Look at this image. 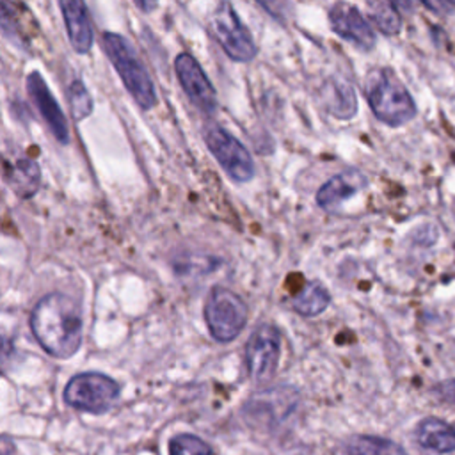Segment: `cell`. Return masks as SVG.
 Listing matches in <instances>:
<instances>
[{"instance_id": "5b68a950", "label": "cell", "mask_w": 455, "mask_h": 455, "mask_svg": "<svg viewBox=\"0 0 455 455\" xmlns=\"http://www.w3.org/2000/svg\"><path fill=\"white\" fill-rule=\"evenodd\" d=\"M119 398V384L105 373L85 371L69 379L64 389V400L68 405L101 414L107 412Z\"/></svg>"}, {"instance_id": "52a82bcc", "label": "cell", "mask_w": 455, "mask_h": 455, "mask_svg": "<svg viewBox=\"0 0 455 455\" xmlns=\"http://www.w3.org/2000/svg\"><path fill=\"white\" fill-rule=\"evenodd\" d=\"M203 137L210 153L233 181L245 183L254 178V162L251 153L229 132L219 124H208Z\"/></svg>"}, {"instance_id": "9c48e42d", "label": "cell", "mask_w": 455, "mask_h": 455, "mask_svg": "<svg viewBox=\"0 0 455 455\" xmlns=\"http://www.w3.org/2000/svg\"><path fill=\"white\" fill-rule=\"evenodd\" d=\"M176 76L181 84L183 92L188 96L190 103L203 114H215L217 110V92L203 71L201 64L187 52L174 59Z\"/></svg>"}, {"instance_id": "603a6c76", "label": "cell", "mask_w": 455, "mask_h": 455, "mask_svg": "<svg viewBox=\"0 0 455 455\" xmlns=\"http://www.w3.org/2000/svg\"><path fill=\"white\" fill-rule=\"evenodd\" d=\"M423 5L432 9V11H437L439 14H446V12L455 11V2H439V0H435V2H423Z\"/></svg>"}, {"instance_id": "30bf717a", "label": "cell", "mask_w": 455, "mask_h": 455, "mask_svg": "<svg viewBox=\"0 0 455 455\" xmlns=\"http://www.w3.org/2000/svg\"><path fill=\"white\" fill-rule=\"evenodd\" d=\"M329 23L334 34L350 41L359 50L368 52L375 46V32L355 5L347 2L334 4L329 9Z\"/></svg>"}, {"instance_id": "ffe728a7", "label": "cell", "mask_w": 455, "mask_h": 455, "mask_svg": "<svg viewBox=\"0 0 455 455\" xmlns=\"http://www.w3.org/2000/svg\"><path fill=\"white\" fill-rule=\"evenodd\" d=\"M69 96V105H71V114L75 121H82L92 112V98L89 91L85 89L82 80H73L68 89Z\"/></svg>"}, {"instance_id": "277c9868", "label": "cell", "mask_w": 455, "mask_h": 455, "mask_svg": "<svg viewBox=\"0 0 455 455\" xmlns=\"http://www.w3.org/2000/svg\"><path fill=\"white\" fill-rule=\"evenodd\" d=\"M249 311L240 295L224 286H215L204 304V320L213 339L233 341L247 325Z\"/></svg>"}, {"instance_id": "cb8c5ba5", "label": "cell", "mask_w": 455, "mask_h": 455, "mask_svg": "<svg viewBox=\"0 0 455 455\" xmlns=\"http://www.w3.org/2000/svg\"><path fill=\"white\" fill-rule=\"evenodd\" d=\"M137 5H139L140 9H144V11H149V9L155 7V4H140V2H137Z\"/></svg>"}, {"instance_id": "8992f818", "label": "cell", "mask_w": 455, "mask_h": 455, "mask_svg": "<svg viewBox=\"0 0 455 455\" xmlns=\"http://www.w3.org/2000/svg\"><path fill=\"white\" fill-rule=\"evenodd\" d=\"M208 25L212 36L231 60L249 62L256 57L254 39L229 2H219L213 7Z\"/></svg>"}, {"instance_id": "3957f363", "label": "cell", "mask_w": 455, "mask_h": 455, "mask_svg": "<svg viewBox=\"0 0 455 455\" xmlns=\"http://www.w3.org/2000/svg\"><path fill=\"white\" fill-rule=\"evenodd\" d=\"M103 50L123 80L126 91L142 110H151L156 105V92L153 80L142 64L133 44L121 34L105 32L101 39Z\"/></svg>"}, {"instance_id": "8fae6325", "label": "cell", "mask_w": 455, "mask_h": 455, "mask_svg": "<svg viewBox=\"0 0 455 455\" xmlns=\"http://www.w3.org/2000/svg\"><path fill=\"white\" fill-rule=\"evenodd\" d=\"M27 92L30 94L36 108L46 121V124H48L50 132L53 133V137L57 139V142L66 146L69 142L68 119H66L62 108L59 107V103L55 101L53 94L50 92L44 78L37 71H32L27 76Z\"/></svg>"}, {"instance_id": "5bb4252c", "label": "cell", "mask_w": 455, "mask_h": 455, "mask_svg": "<svg viewBox=\"0 0 455 455\" xmlns=\"http://www.w3.org/2000/svg\"><path fill=\"white\" fill-rule=\"evenodd\" d=\"M5 180L11 185V188L23 199L32 197L41 183V172L36 160L28 156H20L12 162L5 158Z\"/></svg>"}, {"instance_id": "ba28073f", "label": "cell", "mask_w": 455, "mask_h": 455, "mask_svg": "<svg viewBox=\"0 0 455 455\" xmlns=\"http://www.w3.org/2000/svg\"><path fill=\"white\" fill-rule=\"evenodd\" d=\"M281 355V332L272 323H261L245 343V364L254 380H267L275 373Z\"/></svg>"}, {"instance_id": "4fadbf2b", "label": "cell", "mask_w": 455, "mask_h": 455, "mask_svg": "<svg viewBox=\"0 0 455 455\" xmlns=\"http://www.w3.org/2000/svg\"><path fill=\"white\" fill-rule=\"evenodd\" d=\"M364 185L366 180L357 171L336 174L318 188L316 203L325 212H336L341 206V203L355 196Z\"/></svg>"}, {"instance_id": "d6986e66", "label": "cell", "mask_w": 455, "mask_h": 455, "mask_svg": "<svg viewBox=\"0 0 455 455\" xmlns=\"http://www.w3.org/2000/svg\"><path fill=\"white\" fill-rule=\"evenodd\" d=\"M368 12L375 27L386 36L396 34L402 27V16L396 5L391 2H370Z\"/></svg>"}, {"instance_id": "2e32d148", "label": "cell", "mask_w": 455, "mask_h": 455, "mask_svg": "<svg viewBox=\"0 0 455 455\" xmlns=\"http://www.w3.org/2000/svg\"><path fill=\"white\" fill-rule=\"evenodd\" d=\"M322 100L327 112L339 119H350L357 112V100L354 89L339 80H329L322 87Z\"/></svg>"}, {"instance_id": "7402d4cb", "label": "cell", "mask_w": 455, "mask_h": 455, "mask_svg": "<svg viewBox=\"0 0 455 455\" xmlns=\"http://www.w3.org/2000/svg\"><path fill=\"white\" fill-rule=\"evenodd\" d=\"M434 395H435L441 402L450 403V405H455V379L443 380L441 384H437L435 389H434Z\"/></svg>"}, {"instance_id": "44dd1931", "label": "cell", "mask_w": 455, "mask_h": 455, "mask_svg": "<svg viewBox=\"0 0 455 455\" xmlns=\"http://www.w3.org/2000/svg\"><path fill=\"white\" fill-rule=\"evenodd\" d=\"M169 455H213V451L197 435L178 434L169 443Z\"/></svg>"}, {"instance_id": "9a60e30c", "label": "cell", "mask_w": 455, "mask_h": 455, "mask_svg": "<svg viewBox=\"0 0 455 455\" xmlns=\"http://www.w3.org/2000/svg\"><path fill=\"white\" fill-rule=\"evenodd\" d=\"M418 443L435 453H450L455 450V427L439 418H425L416 428Z\"/></svg>"}, {"instance_id": "6da1fadb", "label": "cell", "mask_w": 455, "mask_h": 455, "mask_svg": "<svg viewBox=\"0 0 455 455\" xmlns=\"http://www.w3.org/2000/svg\"><path fill=\"white\" fill-rule=\"evenodd\" d=\"M28 323L39 347L52 357L68 359L82 345V306L68 293L52 291L39 299L30 313Z\"/></svg>"}, {"instance_id": "ac0fdd59", "label": "cell", "mask_w": 455, "mask_h": 455, "mask_svg": "<svg viewBox=\"0 0 455 455\" xmlns=\"http://www.w3.org/2000/svg\"><path fill=\"white\" fill-rule=\"evenodd\" d=\"M347 455H407L405 450L384 437L355 435L347 444Z\"/></svg>"}, {"instance_id": "7c38bea8", "label": "cell", "mask_w": 455, "mask_h": 455, "mask_svg": "<svg viewBox=\"0 0 455 455\" xmlns=\"http://www.w3.org/2000/svg\"><path fill=\"white\" fill-rule=\"evenodd\" d=\"M59 7L73 50L76 53H87L92 48V27L85 4L80 0H60Z\"/></svg>"}, {"instance_id": "e0dca14e", "label": "cell", "mask_w": 455, "mask_h": 455, "mask_svg": "<svg viewBox=\"0 0 455 455\" xmlns=\"http://www.w3.org/2000/svg\"><path fill=\"white\" fill-rule=\"evenodd\" d=\"M329 302L331 293L327 291V288L322 283L313 281L306 283L304 288L293 297L291 307L302 316H316L327 309Z\"/></svg>"}, {"instance_id": "7a4b0ae2", "label": "cell", "mask_w": 455, "mask_h": 455, "mask_svg": "<svg viewBox=\"0 0 455 455\" xmlns=\"http://www.w3.org/2000/svg\"><path fill=\"white\" fill-rule=\"evenodd\" d=\"M364 94L375 117L387 126H402L416 116V103L389 68L373 69L366 76Z\"/></svg>"}]
</instances>
